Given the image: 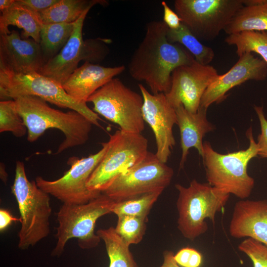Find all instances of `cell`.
<instances>
[{"label": "cell", "mask_w": 267, "mask_h": 267, "mask_svg": "<svg viewBox=\"0 0 267 267\" xmlns=\"http://www.w3.org/2000/svg\"><path fill=\"white\" fill-rule=\"evenodd\" d=\"M168 29L163 21L149 22L145 36L128 64L132 77L145 82L154 94L167 93L174 70L195 60L182 47L168 41Z\"/></svg>", "instance_id": "1"}, {"label": "cell", "mask_w": 267, "mask_h": 267, "mask_svg": "<svg viewBox=\"0 0 267 267\" xmlns=\"http://www.w3.org/2000/svg\"><path fill=\"white\" fill-rule=\"evenodd\" d=\"M18 112L27 128V140L34 142L47 130H60L64 139L56 154L85 144L93 124L80 113L71 110L63 112L50 107L42 98L32 95L14 99Z\"/></svg>", "instance_id": "2"}, {"label": "cell", "mask_w": 267, "mask_h": 267, "mask_svg": "<svg viewBox=\"0 0 267 267\" xmlns=\"http://www.w3.org/2000/svg\"><path fill=\"white\" fill-rule=\"evenodd\" d=\"M246 135L249 141L248 147L227 154L216 151L209 141L203 142L202 158L208 183L241 199L248 197L254 187L255 180L248 175L247 166L259 151L251 127Z\"/></svg>", "instance_id": "3"}, {"label": "cell", "mask_w": 267, "mask_h": 267, "mask_svg": "<svg viewBox=\"0 0 267 267\" xmlns=\"http://www.w3.org/2000/svg\"><path fill=\"white\" fill-rule=\"evenodd\" d=\"M12 192L20 215L19 248L27 249L47 237L50 233L51 214L49 195L40 188L35 180L27 177L23 162L17 161Z\"/></svg>", "instance_id": "4"}, {"label": "cell", "mask_w": 267, "mask_h": 267, "mask_svg": "<svg viewBox=\"0 0 267 267\" xmlns=\"http://www.w3.org/2000/svg\"><path fill=\"white\" fill-rule=\"evenodd\" d=\"M178 228L185 238L194 240L208 230L206 220L215 223V217L225 206L230 194L193 179L188 187L177 183Z\"/></svg>", "instance_id": "5"}, {"label": "cell", "mask_w": 267, "mask_h": 267, "mask_svg": "<svg viewBox=\"0 0 267 267\" xmlns=\"http://www.w3.org/2000/svg\"><path fill=\"white\" fill-rule=\"evenodd\" d=\"M115 203L101 193L85 204H63L57 213V241L51 255L60 256L71 238H77L82 249L97 246L101 239L94 233L96 222L102 216L112 213Z\"/></svg>", "instance_id": "6"}, {"label": "cell", "mask_w": 267, "mask_h": 267, "mask_svg": "<svg viewBox=\"0 0 267 267\" xmlns=\"http://www.w3.org/2000/svg\"><path fill=\"white\" fill-rule=\"evenodd\" d=\"M32 95L42 98L59 107L76 111L88 119L93 125L100 126L98 114L86 103L70 96L62 85L40 73L17 74L0 69V97L2 100Z\"/></svg>", "instance_id": "7"}, {"label": "cell", "mask_w": 267, "mask_h": 267, "mask_svg": "<svg viewBox=\"0 0 267 267\" xmlns=\"http://www.w3.org/2000/svg\"><path fill=\"white\" fill-rule=\"evenodd\" d=\"M103 158L90 176L87 187L103 192L119 176L141 162L148 151V140L141 133L116 131L110 135Z\"/></svg>", "instance_id": "8"}, {"label": "cell", "mask_w": 267, "mask_h": 267, "mask_svg": "<svg viewBox=\"0 0 267 267\" xmlns=\"http://www.w3.org/2000/svg\"><path fill=\"white\" fill-rule=\"evenodd\" d=\"M87 102L92 103L94 112L117 124L123 132L141 133L144 129L141 94L127 87L118 78H114L97 89Z\"/></svg>", "instance_id": "9"}, {"label": "cell", "mask_w": 267, "mask_h": 267, "mask_svg": "<svg viewBox=\"0 0 267 267\" xmlns=\"http://www.w3.org/2000/svg\"><path fill=\"white\" fill-rule=\"evenodd\" d=\"M245 0H176L175 12L199 40L212 41L223 30Z\"/></svg>", "instance_id": "10"}, {"label": "cell", "mask_w": 267, "mask_h": 267, "mask_svg": "<svg viewBox=\"0 0 267 267\" xmlns=\"http://www.w3.org/2000/svg\"><path fill=\"white\" fill-rule=\"evenodd\" d=\"M101 146L98 152L88 157L69 158L70 168L56 180H48L42 177H37V185L63 204H82L97 197L101 192L90 191L87 183L106 153L109 147L108 141L102 143Z\"/></svg>", "instance_id": "11"}, {"label": "cell", "mask_w": 267, "mask_h": 267, "mask_svg": "<svg viewBox=\"0 0 267 267\" xmlns=\"http://www.w3.org/2000/svg\"><path fill=\"white\" fill-rule=\"evenodd\" d=\"M174 174L172 168L148 151L141 162L119 176L102 193L118 202L148 193L163 192Z\"/></svg>", "instance_id": "12"}, {"label": "cell", "mask_w": 267, "mask_h": 267, "mask_svg": "<svg viewBox=\"0 0 267 267\" xmlns=\"http://www.w3.org/2000/svg\"><path fill=\"white\" fill-rule=\"evenodd\" d=\"M218 75L214 67L195 60L179 66L172 73L171 88L165 94L167 99L175 109L182 105L188 111L196 113L205 91Z\"/></svg>", "instance_id": "13"}, {"label": "cell", "mask_w": 267, "mask_h": 267, "mask_svg": "<svg viewBox=\"0 0 267 267\" xmlns=\"http://www.w3.org/2000/svg\"><path fill=\"white\" fill-rule=\"evenodd\" d=\"M138 87L143 98V119L154 134L155 154L161 162L166 163L176 144L173 131L177 124L175 109L169 103L165 93H150L141 84Z\"/></svg>", "instance_id": "14"}, {"label": "cell", "mask_w": 267, "mask_h": 267, "mask_svg": "<svg viewBox=\"0 0 267 267\" xmlns=\"http://www.w3.org/2000/svg\"><path fill=\"white\" fill-rule=\"evenodd\" d=\"M267 77V63L252 53H245L227 72L219 75L210 85L201 98L200 107L208 109L213 103L223 101L233 88L249 80L263 81Z\"/></svg>", "instance_id": "15"}, {"label": "cell", "mask_w": 267, "mask_h": 267, "mask_svg": "<svg viewBox=\"0 0 267 267\" xmlns=\"http://www.w3.org/2000/svg\"><path fill=\"white\" fill-rule=\"evenodd\" d=\"M40 43L18 32L0 34V69L17 74L40 73L45 63Z\"/></svg>", "instance_id": "16"}, {"label": "cell", "mask_w": 267, "mask_h": 267, "mask_svg": "<svg viewBox=\"0 0 267 267\" xmlns=\"http://www.w3.org/2000/svg\"><path fill=\"white\" fill-rule=\"evenodd\" d=\"M228 230L233 238H251L267 246V200L237 202Z\"/></svg>", "instance_id": "17"}, {"label": "cell", "mask_w": 267, "mask_h": 267, "mask_svg": "<svg viewBox=\"0 0 267 267\" xmlns=\"http://www.w3.org/2000/svg\"><path fill=\"white\" fill-rule=\"evenodd\" d=\"M125 70L124 65L107 67L85 62L75 70L62 86L72 98L87 103L88 98L95 91Z\"/></svg>", "instance_id": "18"}, {"label": "cell", "mask_w": 267, "mask_h": 267, "mask_svg": "<svg viewBox=\"0 0 267 267\" xmlns=\"http://www.w3.org/2000/svg\"><path fill=\"white\" fill-rule=\"evenodd\" d=\"M89 11H85L75 22L73 32L67 43L54 57L44 64L40 74L62 85L78 68L80 61L83 60L84 40L82 31Z\"/></svg>", "instance_id": "19"}, {"label": "cell", "mask_w": 267, "mask_h": 267, "mask_svg": "<svg viewBox=\"0 0 267 267\" xmlns=\"http://www.w3.org/2000/svg\"><path fill=\"white\" fill-rule=\"evenodd\" d=\"M175 110L177 125L180 136L181 156L179 169H181L186 161L191 148H195L203 157V138L206 134L213 131L215 127L207 118V109L199 107L196 113H191L180 105L176 108Z\"/></svg>", "instance_id": "20"}, {"label": "cell", "mask_w": 267, "mask_h": 267, "mask_svg": "<svg viewBox=\"0 0 267 267\" xmlns=\"http://www.w3.org/2000/svg\"><path fill=\"white\" fill-rule=\"evenodd\" d=\"M0 34H9V26H17L23 29V39H31L40 43V32L43 23L38 14L15 0L8 8L1 11Z\"/></svg>", "instance_id": "21"}, {"label": "cell", "mask_w": 267, "mask_h": 267, "mask_svg": "<svg viewBox=\"0 0 267 267\" xmlns=\"http://www.w3.org/2000/svg\"><path fill=\"white\" fill-rule=\"evenodd\" d=\"M104 0H59L48 8L38 13L43 24L74 23L95 5L106 6Z\"/></svg>", "instance_id": "22"}, {"label": "cell", "mask_w": 267, "mask_h": 267, "mask_svg": "<svg viewBox=\"0 0 267 267\" xmlns=\"http://www.w3.org/2000/svg\"><path fill=\"white\" fill-rule=\"evenodd\" d=\"M223 31L228 35L245 31L267 32V0L244 5L236 12Z\"/></svg>", "instance_id": "23"}, {"label": "cell", "mask_w": 267, "mask_h": 267, "mask_svg": "<svg viewBox=\"0 0 267 267\" xmlns=\"http://www.w3.org/2000/svg\"><path fill=\"white\" fill-rule=\"evenodd\" d=\"M75 23L43 25L40 44L46 62L54 57L67 43L73 32Z\"/></svg>", "instance_id": "24"}, {"label": "cell", "mask_w": 267, "mask_h": 267, "mask_svg": "<svg viewBox=\"0 0 267 267\" xmlns=\"http://www.w3.org/2000/svg\"><path fill=\"white\" fill-rule=\"evenodd\" d=\"M96 234L104 242L109 259V267H138L128 245L115 227L99 229Z\"/></svg>", "instance_id": "25"}, {"label": "cell", "mask_w": 267, "mask_h": 267, "mask_svg": "<svg viewBox=\"0 0 267 267\" xmlns=\"http://www.w3.org/2000/svg\"><path fill=\"white\" fill-rule=\"evenodd\" d=\"M167 38L171 43H177L185 46L200 64L209 65L214 58V50L202 44L182 23L177 29L169 28Z\"/></svg>", "instance_id": "26"}, {"label": "cell", "mask_w": 267, "mask_h": 267, "mask_svg": "<svg viewBox=\"0 0 267 267\" xmlns=\"http://www.w3.org/2000/svg\"><path fill=\"white\" fill-rule=\"evenodd\" d=\"M225 42L236 48L239 57L243 54L256 53L267 63V32L245 31L229 35Z\"/></svg>", "instance_id": "27"}, {"label": "cell", "mask_w": 267, "mask_h": 267, "mask_svg": "<svg viewBox=\"0 0 267 267\" xmlns=\"http://www.w3.org/2000/svg\"><path fill=\"white\" fill-rule=\"evenodd\" d=\"M162 193L160 191L148 193L115 202L112 213L117 217L132 216L147 218L151 208Z\"/></svg>", "instance_id": "28"}, {"label": "cell", "mask_w": 267, "mask_h": 267, "mask_svg": "<svg viewBox=\"0 0 267 267\" xmlns=\"http://www.w3.org/2000/svg\"><path fill=\"white\" fill-rule=\"evenodd\" d=\"M6 132H11L16 137H23L28 133L14 99L0 101V133Z\"/></svg>", "instance_id": "29"}, {"label": "cell", "mask_w": 267, "mask_h": 267, "mask_svg": "<svg viewBox=\"0 0 267 267\" xmlns=\"http://www.w3.org/2000/svg\"><path fill=\"white\" fill-rule=\"evenodd\" d=\"M147 218L132 216L118 217L115 229L117 233L129 246L139 243L146 230Z\"/></svg>", "instance_id": "30"}, {"label": "cell", "mask_w": 267, "mask_h": 267, "mask_svg": "<svg viewBox=\"0 0 267 267\" xmlns=\"http://www.w3.org/2000/svg\"><path fill=\"white\" fill-rule=\"evenodd\" d=\"M238 249L250 259L253 267H267V246L246 238L238 245Z\"/></svg>", "instance_id": "31"}, {"label": "cell", "mask_w": 267, "mask_h": 267, "mask_svg": "<svg viewBox=\"0 0 267 267\" xmlns=\"http://www.w3.org/2000/svg\"><path fill=\"white\" fill-rule=\"evenodd\" d=\"M109 39H89L84 41L83 60L93 64L102 61L108 54L107 44L111 43Z\"/></svg>", "instance_id": "32"}, {"label": "cell", "mask_w": 267, "mask_h": 267, "mask_svg": "<svg viewBox=\"0 0 267 267\" xmlns=\"http://www.w3.org/2000/svg\"><path fill=\"white\" fill-rule=\"evenodd\" d=\"M201 254L189 247L182 248L174 255L176 263L182 267H199L202 263Z\"/></svg>", "instance_id": "33"}, {"label": "cell", "mask_w": 267, "mask_h": 267, "mask_svg": "<svg viewBox=\"0 0 267 267\" xmlns=\"http://www.w3.org/2000/svg\"><path fill=\"white\" fill-rule=\"evenodd\" d=\"M254 109L258 116L261 127V133L258 137V156L267 158V120L262 106L255 105Z\"/></svg>", "instance_id": "34"}, {"label": "cell", "mask_w": 267, "mask_h": 267, "mask_svg": "<svg viewBox=\"0 0 267 267\" xmlns=\"http://www.w3.org/2000/svg\"><path fill=\"white\" fill-rule=\"evenodd\" d=\"M163 8V21L170 29L178 28L182 22L178 14L174 11L166 1L161 2Z\"/></svg>", "instance_id": "35"}, {"label": "cell", "mask_w": 267, "mask_h": 267, "mask_svg": "<svg viewBox=\"0 0 267 267\" xmlns=\"http://www.w3.org/2000/svg\"><path fill=\"white\" fill-rule=\"evenodd\" d=\"M21 4L39 13L51 7L59 0H17Z\"/></svg>", "instance_id": "36"}, {"label": "cell", "mask_w": 267, "mask_h": 267, "mask_svg": "<svg viewBox=\"0 0 267 267\" xmlns=\"http://www.w3.org/2000/svg\"><path fill=\"white\" fill-rule=\"evenodd\" d=\"M19 222L20 219L13 217L7 209L0 210V231H4L13 222Z\"/></svg>", "instance_id": "37"}, {"label": "cell", "mask_w": 267, "mask_h": 267, "mask_svg": "<svg viewBox=\"0 0 267 267\" xmlns=\"http://www.w3.org/2000/svg\"><path fill=\"white\" fill-rule=\"evenodd\" d=\"M160 267H180L174 259V254L166 250L163 253V262Z\"/></svg>", "instance_id": "38"}, {"label": "cell", "mask_w": 267, "mask_h": 267, "mask_svg": "<svg viewBox=\"0 0 267 267\" xmlns=\"http://www.w3.org/2000/svg\"><path fill=\"white\" fill-rule=\"evenodd\" d=\"M0 177L2 181L6 184L7 181L8 175L4 164L1 162L0 164Z\"/></svg>", "instance_id": "39"}, {"label": "cell", "mask_w": 267, "mask_h": 267, "mask_svg": "<svg viewBox=\"0 0 267 267\" xmlns=\"http://www.w3.org/2000/svg\"><path fill=\"white\" fill-rule=\"evenodd\" d=\"M15 0H0V11L9 8L14 2Z\"/></svg>", "instance_id": "40"}]
</instances>
